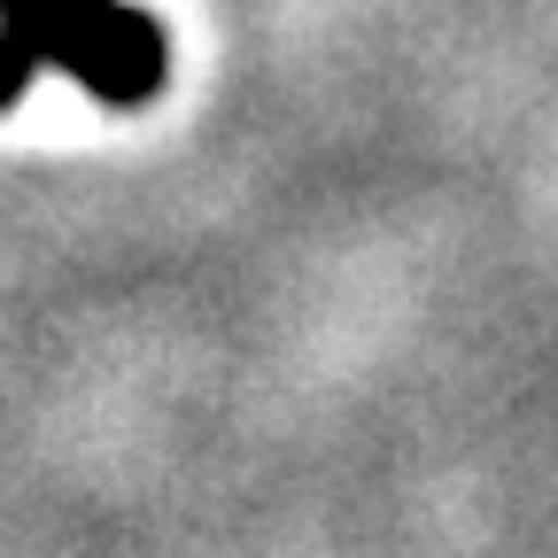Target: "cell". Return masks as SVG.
I'll return each instance as SVG.
<instances>
[{"mask_svg":"<svg viewBox=\"0 0 558 558\" xmlns=\"http://www.w3.org/2000/svg\"><path fill=\"white\" fill-rule=\"evenodd\" d=\"M47 70L101 109H148L171 78V47L132 0H0V109H16Z\"/></svg>","mask_w":558,"mask_h":558,"instance_id":"1","label":"cell"}]
</instances>
